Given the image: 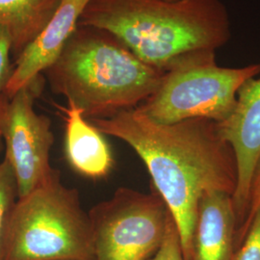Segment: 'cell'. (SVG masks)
I'll return each mask as SVG.
<instances>
[{"label":"cell","mask_w":260,"mask_h":260,"mask_svg":"<svg viewBox=\"0 0 260 260\" xmlns=\"http://www.w3.org/2000/svg\"><path fill=\"white\" fill-rule=\"evenodd\" d=\"M90 121L139 155L173 216L184 260L192 259L200 200L210 191L233 195L237 182L233 149L217 122L191 119L164 124L136 108Z\"/></svg>","instance_id":"1"},{"label":"cell","mask_w":260,"mask_h":260,"mask_svg":"<svg viewBox=\"0 0 260 260\" xmlns=\"http://www.w3.org/2000/svg\"><path fill=\"white\" fill-rule=\"evenodd\" d=\"M78 25L110 32L164 73L188 56L216 52L232 39L221 0H90Z\"/></svg>","instance_id":"2"},{"label":"cell","mask_w":260,"mask_h":260,"mask_svg":"<svg viewBox=\"0 0 260 260\" xmlns=\"http://www.w3.org/2000/svg\"><path fill=\"white\" fill-rule=\"evenodd\" d=\"M45 74L53 92L90 121L138 107L165 73L144 63L110 32L78 25Z\"/></svg>","instance_id":"3"},{"label":"cell","mask_w":260,"mask_h":260,"mask_svg":"<svg viewBox=\"0 0 260 260\" xmlns=\"http://www.w3.org/2000/svg\"><path fill=\"white\" fill-rule=\"evenodd\" d=\"M3 260H93L89 213L75 189L53 176L19 198L10 217Z\"/></svg>","instance_id":"4"},{"label":"cell","mask_w":260,"mask_h":260,"mask_svg":"<svg viewBox=\"0 0 260 260\" xmlns=\"http://www.w3.org/2000/svg\"><path fill=\"white\" fill-rule=\"evenodd\" d=\"M260 74V64L223 68L216 52L188 56L163 75L156 91L136 109L159 123L204 119L222 122L232 113L237 93Z\"/></svg>","instance_id":"5"},{"label":"cell","mask_w":260,"mask_h":260,"mask_svg":"<svg viewBox=\"0 0 260 260\" xmlns=\"http://www.w3.org/2000/svg\"><path fill=\"white\" fill-rule=\"evenodd\" d=\"M93 260H149L160 248L172 217L152 189L149 194L119 188L89 212Z\"/></svg>","instance_id":"6"},{"label":"cell","mask_w":260,"mask_h":260,"mask_svg":"<svg viewBox=\"0 0 260 260\" xmlns=\"http://www.w3.org/2000/svg\"><path fill=\"white\" fill-rule=\"evenodd\" d=\"M41 85L40 76L13 95L5 94L0 99V131L5 142V159L15 174L19 198L28 195L56 172L50 165L54 142L51 121L34 108Z\"/></svg>","instance_id":"7"},{"label":"cell","mask_w":260,"mask_h":260,"mask_svg":"<svg viewBox=\"0 0 260 260\" xmlns=\"http://www.w3.org/2000/svg\"><path fill=\"white\" fill-rule=\"evenodd\" d=\"M217 124L234 153L237 182L233 201L237 226L241 228L248 213L251 177L260 153V77L250 78L242 85L233 113Z\"/></svg>","instance_id":"8"},{"label":"cell","mask_w":260,"mask_h":260,"mask_svg":"<svg viewBox=\"0 0 260 260\" xmlns=\"http://www.w3.org/2000/svg\"><path fill=\"white\" fill-rule=\"evenodd\" d=\"M90 0H63L53 17L14 63L5 94L11 96L32 83L52 65L75 33Z\"/></svg>","instance_id":"9"},{"label":"cell","mask_w":260,"mask_h":260,"mask_svg":"<svg viewBox=\"0 0 260 260\" xmlns=\"http://www.w3.org/2000/svg\"><path fill=\"white\" fill-rule=\"evenodd\" d=\"M237 230L233 195L210 191L200 200L191 260H232Z\"/></svg>","instance_id":"10"},{"label":"cell","mask_w":260,"mask_h":260,"mask_svg":"<svg viewBox=\"0 0 260 260\" xmlns=\"http://www.w3.org/2000/svg\"><path fill=\"white\" fill-rule=\"evenodd\" d=\"M65 121V155L70 166L84 177H107L114 166L111 149L104 134L84 117L83 111L68 102L56 105Z\"/></svg>","instance_id":"11"},{"label":"cell","mask_w":260,"mask_h":260,"mask_svg":"<svg viewBox=\"0 0 260 260\" xmlns=\"http://www.w3.org/2000/svg\"><path fill=\"white\" fill-rule=\"evenodd\" d=\"M63 0H0V25L9 32L16 61L40 35Z\"/></svg>","instance_id":"12"},{"label":"cell","mask_w":260,"mask_h":260,"mask_svg":"<svg viewBox=\"0 0 260 260\" xmlns=\"http://www.w3.org/2000/svg\"><path fill=\"white\" fill-rule=\"evenodd\" d=\"M18 198L15 174L9 162L4 158L0 163V260H3L7 228Z\"/></svg>","instance_id":"13"},{"label":"cell","mask_w":260,"mask_h":260,"mask_svg":"<svg viewBox=\"0 0 260 260\" xmlns=\"http://www.w3.org/2000/svg\"><path fill=\"white\" fill-rule=\"evenodd\" d=\"M232 260H260V207L254 214Z\"/></svg>","instance_id":"14"},{"label":"cell","mask_w":260,"mask_h":260,"mask_svg":"<svg viewBox=\"0 0 260 260\" xmlns=\"http://www.w3.org/2000/svg\"><path fill=\"white\" fill-rule=\"evenodd\" d=\"M149 260H184L177 225L173 216L168 223L166 233L160 248Z\"/></svg>","instance_id":"15"},{"label":"cell","mask_w":260,"mask_h":260,"mask_svg":"<svg viewBox=\"0 0 260 260\" xmlns=\"http://www.w3.org/2000/svg\"><path fill=\"white\" fill-rule=\"evenodd\" d=\"M12 42L9 32L5 26L0 25V99L5 95L7 85L14 71L11 63Z\"/></svg>","instance_id":"16"},{"label":"cell","mask_w":260,"mask_h":260,"mask_svg":"<svg viewBox=\"0 0 260 260\" xmlns=\"http://www.w3.org/2000/svg\"><path fill=\"white\" fill-rule=\"evenodd\" d=\"M260 207V153L257 158L253 175L251 177V187H250V194H249V207H248V213L246 216V219L241 228L239 229V233L241 234V238L247 232L251 220L256 213Z\"/></svg>","instance_id":"17"},{"label":"cell","mask_w":260,"mask_h":260,"mask_svg":"<svg viewBox=\"0 0 260 260\" xmlns=\"http://www.w3.org/2000/svg\"><path fill=\"white\" fill-rule=\"evenodd\" d=\"M2 142H3V139H2V135H1V131H0V152L2 150Z\"/></svg>","instance_id":"18"}]
</instances>
